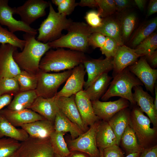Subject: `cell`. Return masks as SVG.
Wrapping results in <instances>:
<instances>
[{
	"label": "cell",
	"mask_w": 157,
	"mask_h": 157,
	"mask_svg": "<svg viewBox=\"0 0 157 157\" xmlns=\"http://www.w3.org/2000/svg\"><path fill=\"white\" fill-rule=\"evenodd\" d=\"M75 96L74 95L69 97L58 98V106L63 113L84 132L88 130V127L85 125L81 119L75 102Z\"/></svg>",
	"instance_id": "22"
},
{
	"label": "cell",
	"mask_w": 157,
	"mask_h": 157,
	"mask_svg": "<svg viewBox=\"0 0 157 157\" xmlns=\"http://www.w3.org/2000/svg\"><path fill=\"white\" fill-rule=\"evenodd\" d=\"M128 68L144 85L147 90L154 94L157 78V70L151 67L145 58L141 56L139 60Z\"/></svg>",
	"instance_id": "12"
},
{
	"label": "cell",
	"mask_w": 157,
	"mask_h": 157,
	"mask_svg": "<svg viewBox=\"0 0 157 157\" xmlns=\"http://www.w3.org/2000/svg\"><path fill=\"white\" fill-rule=\"evenodd\" d=\"M77 6V3L75 0H63L58 6V12L66 16L69 15L72 13Z\"/></svg>",
	"instance_id": "43"
},
{
	"label": "cell",
	"mask_w": 157,
	"mask_h": 157,
	"mask_svg": "<svg viewBox=\"0 0 157 157\" xmlns=\"http://www.w3.org/2000/svg\"><path fill=\"white\" fill-rule=\"evenodd\" d=\"M0 115L16 127H20L24 124L45 119L29 109L14 110L6 108L0 111Z\"/></svg>",
	"instance_id": "18"
},
{
	"label": "cell",
	"mask_w": 157,
	"mask_h": 157,
	"mask_svg": "<svg viewBox=\"0 0 157 157\" xmlns=\"http://www.w3.org/2000/svg\"><path fill=\"white\" fill-rule=\"evenodd\" d=\"M54 157H63L59 155L55 154V153L54 156Z\"/></svg>",
	"instance_id": "58"
},
{
	"label": "cell",
	"mask_w": 157,
	"mask_h": 157,
	"mask_svg": "<svg viewBox=\"0 0 157 157\" xmlns=\"http://www.w3.org/2000/svg\"><path fill=\"white\" fill-rule=\"evenodd\" d=\"M157 12V0H151L148 5L147 15L149 17Z\"/></svg>",
	"instance_id": "50"
},
{
	"label": "cell",
	"mask_w": 157,
	"mask_h": 157,
	"mask_svg": "<svg viewBox=\"0 0 157 157\" xmlns=\"http://www.w3.org/2000/svg\"><path fill=\"white\" fill-rule=\"evenodd\" d=\"M113 57H106L104 59L87 58L83 63L88 74V79L83 87L85 90L100 76L108 73L113 69Z\"/></svg>",
	"instance_id": "15"
},
{
	"label": "cell",
	"mask_w": 157,
	"mask_h": 157,
	"mask_svg": "<svg viewBox=\"0 0 157 157\" xmlns=\"http://www.w3.org/2000/svg\"><path fill=\"white\" fill-rule=\"evenodd\" d=\"M75 100L81 119L86 126H91L98 121L99 119L95 113L91 101L84 90L75 95Z\"/></svg>",
	"instance_id": "23"
},
{
	"label": "cell",
	"mask_w": 157,
	"mask_h": 157,
	"mask_svg": "<svg viewBox=\"0 0 157 157\" xmlns=\"http://www.w3.org/2000/svg\"><path fill=\"white\" fill-rule=\"evenodd\" d=\"M139 157H157V145L144 149Z\"/></svg>",
	"instance_id": "46"
},
{
	"label": "cell",
	"mask_w": 157,
	"mask_h": 157,
	"mask_svg": "<svg viewBox=\"0 0 157 157\" xmlns=\"http://www.w3.org/2000/svg\"></svg>",
	"instance_id": "60"
},
{
	"label": "cell",
	"mask_w": 157,
	"mask_h": 157,
	"mask_svg": "<svg viewBox=\"0 0 157 157\" xmlns=\"http://www.w3.org/2000/svg\"><path fill=\"white\" fill-rule=\"evenodd\" d=\"M154 92L155 98L154 101V104L155 108L157 110V85L156 83L154 86Z\"/></svg>",
	"instance_id": "54"
},
{
	"label": "cell",
	"mask_w": 157,
	"mask_h": 157,
	"mask_svg": "<svg viewBox=\"0 0 157 157\" xmlns=\"http://www.w3.org/2000/svg\"><path fill=\"white\" fill-rule=\"evenodd\" d=\"M77 4L78 5L81 7H98L96 0H81Z\"/></svg>",
	"instance_id": "51"
},
{
	"label": "cell",
	"mask_w": 157,
	"mask_h": 157,
	"mask_svg": "<svg viewBox=\"0 0 157 157\" xmlns=\"http://www.w3.org/2000/svg\"><path fill=\"white\" fill-rule=\"evenodd\" d=\"M87 58L84 53L81 51L63 48L51 49L42 57L39 69L46 72L71 69L83 63Z\"/></svg>",
	"instance_id": "2"
},
{
	"label": "cell",
	"mask_w": 157,
	"mask_h": 157,
	"mask_svg": "<svg viewBox=\"0 0 157 157\" xmlns=\"http://www.w3.org/2000/svg\"><path fill=\"white\" fill-rule=\"evenodd\" d=\"M72 69L60 73H50L40 70L37 73L38 83L35 91L38 97H54L59 87L70 76Z\"/></svg>",
	"instance_id": "6"
},
{
	"label": "cell",
	"mask_w": 157,
	"mask_h": 157,
	"mask_svg": "<svg viewBox=\"0 0 157 157\" xmlns=\"http://www.w3.org/2000/svg\"><path fill=\"white\" fill-rule=\"evenodd\" d=\"M67 30L66 34L47 43L50 48H67L84 53L87 51L91 33L90 26L84 22H73Z\"/></svg>",
	"instance_id": "3"
},
{
	"label": "cell",
	"mask_w": 157,
	"mask_h": 157,
	"mask_svg": "<svg viewBox=\"0 0 157 157\" xmlns=\"http://www.w3.org/2000/svg\"><path fill=\"white\" fill-rule=\"evenodd\" d=\"M141 56L135 53L134 49L124 45H119L113 60V77L134 64Z\"/></svg>",
	"instance_id": "19"
},
{
	"label": "cell",
	"mask_w": 157,
	"mask_h": 157,
	"mask_svg": "<svg viewBox=\"0 0 157 157\" xmlns=\"http://www.w3.org/2000/svg\"><path fill=\"white\" fill-rule=\"evenodd\" d=\"M58 99L55 96L50 98L38 97L29 109L54 122L56 113L60 109Z\"/></svg>",
	"instance_id": "21"
},
{
	"label": "cell",
	"mask_w": 157,
	"mask_h": 157,
	"mask_svg": "<svg viewBox=\"0 0 157 157\" xmlns=\"http://www.w3.org/2000/svg\"><path fill=\"white\" fill-rule=\"evenodd\" d=\"M130 113L127 108H125L117 113L107 122L115 135L118 146L123 133L129 124Z\"/></svg>",
	"instance_id": "25"
},
{
	"label": "cell",
	"mask_w": 157,
	"mask_h": 157,
	"mask_svg": "<svg viewBox=\"0 0 157 157\" xmlns=\"http://www.w3.org/2000/svg\"><path fill=\"white\" fill-rule=\"evenodd\" d=\"M134 49L135 53L142 56H149L157 48V33L153 32Z\"/></svg>",
	"instance_id": "36"
},
{
	"label": "cell",
	"mask_w": 157,
	"mask_h": 157,
	"mask_svg": "<svg viewBox=\"0 0 157 157\" xmlns=\"http://www.w3.org/2000/svg\"><path fill=\"white\" fill-rule=\"evenodd\" d=\"M25 41L19 38L14 33L4 28L0 24V43L9 44L22 51L25 44Z\"/></svg>",
	"instance_id": "37"
},
{
	"label": "cell",
	"mask_w": 157,
	"mask_h": 157,
	"mask_svg": "<svg viewBox=\"0 0 157 157\" xmlns=\"http://www.w3.org/2000/svg\"><path fill=\"white\" fill-rule=\"evenodd\" d=\"M84 154L78 151H73L71 152L68 157H88Z\"/></svg>",
	"instance_id": "53"
},
{
	"label": "cell",
	"mask_w": 157,
	"mask_h": 157,
	"mask_svg": "<svg viewBox=\"0 0 157 157\" xmlns=\"http://www.w3.org/2000/svg\"><path fill=\"white\" fill-rule=\"evenodd\" d=\"M15 77L19 84V92L35 90L38 80L37 73L34 74L21 70Z\"/></svg>",
	"instance_id": "33"
},
{
	"label": "cell",
	"mask_w": 157,
	"mask_h": 157,
	"mask_svg": "<svg viewBox=\"0 0 157 157\" xmlns=\"http://www.w3.org/2000/svg\"><path fill=\"white\" fill-rule=\"evenodd\" d=\"M37 97L35 90L19 92L14 96L7 108L14 110L29 109Z\"/></svg>",
	"instance_id": "29"
},
{
	"label": "cell",
	"mask_w": 157,
	"mask_h": 157,
	"mask_svg": "<svg viewBox=\"0 0 157 157\" xmlns=\"http://www.w3.org/2000/svg\"><path fill=\"white\" fill-rule=\"evenodd\" d=\"M133 97L136 104L143 112L145 113L150 119L154 127L157 124V110L154 104L152 97L144 91L141 86L134 87Z\"/></svg>",
	"instance_id": "20"
},
{
	"label": "cell",
	"mask_w": 157,
	"mask_h": 157,
	"mask_svg": "<svg viewBox=\"0 0 157 157\" xmlns=\"http://www.w3.org/2000/svg\"><path fill=\"white\" fill-rule=\"evenodd\" d=\"M145 58L149 65L153 69L157 66V51L156 50L151 55L145 56Z\"/></svg>",
	"instance_id": "48"
},
{
	"label": "cell",
	"mask_w": 157,
	"mask_h": 157,
	"mask_svg": "<svg viewBox=\"0 0 157 157\" xmlns=\"http://www.w3.org/2000/svg\"><path fill=\"white\" fill-rule=\"evenodd\" d=\"M91 102L95 115L99 119L106 122L117 113L129 106V101L122 98L113 101H101L98 100Z\"/></svg>",
	"instance_id": "16"
},
{
	"label": "cell",
	"mask_w": 157,
	"mask_h": 157,
	"mask_svg": "<svg viewBox=\"0 0 157 157\" xmlns=\"http://www.w3.org/2000/svg\"><path fill=\"white\" fill-rule=\"evenodd\" d=\"M119 44L113 38L106 37L105 42L100 50L102 54L106 58H113L117 49Z\"/></svg>",
	"instance_id": "41"
},
{
	"label": "cell",
	"mask_w": 157,
	"mask_h": 157,
	"mask_svg": "<svg viewBox=\"0 0 157 157\" xmlns=\"http://www.w3.org/2000/svg\"><path fill=\"white\" fill-rule=\"evenodd\" d=\"M63 0H52L51 2L53 4L56 6H58L62 3Z\"/></svg>",
	"instance_id": "56"
},
{
	"label": "cell",
	"mask_w": 157,
	"mask_h": 157,
	"mask_svg": "<svg viewBox=\"0 0 157 157\" xmlns=\"http://www.w3.org/2000/svg\"><path fill=\"white\" fill-rule=\"evenodd\" d=\"M16 157H54L55 153L49 139L43 140L29 136L20 142Z\"/></svg>",
	"instance_id": "8"
},
{
	"label": "cell",
	"mask_w": 157,
	"mask_h": 157,
	"mask_svg": "<svg viewBox=\"0 0 157 157\" xmlns=\"http://www.w3.org/2000/svg\"><path fill=\"white\" fill-rule=\"evenodd\" d=\"M12 97V96L8 94L0 95V111L4 107L10 104Z\"/></svg>",
	"instance_id": "49"
},
{
	"label": "cell",
	"mask_w": 157,
	"mask_h": 157,
	"mask_svg": "<svg viewBox=\"0 0 157 157\" xmlns=\"http://www.w3.org/2000/svg\"><path fill=\"white\" fill-rule=\"evenodd\" d=\"M16 157V154H15V153H14L13 154V155L9 156V157Z\"/></svg>",
	"instance_id": "59"
},
{
	"label": "cell",
	"mask_w": 157,
	"mask_h": 157,
	"mask_svg": "<svg viewBox=\"0 0 157 157\" xmlns=\"http://www.w3.org/2000/svg\"><path fill=\"white\" fill-rule=\"evenodd\" d=\"M35 35L25 33L23 35L25 41L21 51L17 50L13 53V58L20 69L28 72L36 74L39 70L41 59L50 49L48 43L38 41Z\"/></svg>",
	"instance_id": "1"
},
{
	"label": "cell",
	"mask_w": 157,
	"mask_h": 157,
	"mask_svg": "<svg viewBox=\"0 0 157 157\" xmlns=\"http://www.w3.org/2000/svg\"><path fill=\"white\" fill-rule=\"evenodd\" d=\"M117 11L121 12L128 8L130 4V1L128 0H115Z\"/></svg>",
	"instance_id": "47"
},
{
	"label": "cell",
	"mask_w": 157,
	"mask_h": 157,
	"mask_svg": "<svg viewBox=\"0 0 157 157\" xmlns=\"http://www.w3.org/2000/svg\"><path fill=\"white\" fill-rule=\"evenodd\" d=\"M19 92V84L15 77L0 78V95L14 96Z\"/></svg>",
	"instance_id": "39"
},
{
	"label": "cell",
	"mask_w": 157,
	"mask_h": 157,
	"mask_svg": "<svg viewBox=\"0 0 157 157\" xmlns=\"http://www.w3.org/2000/svg\"><path fill=\"white\" fill-rule=\"evenodd\" d=\"M135 3L140 10H143L145 6L147 1L145 0H134Z\"/></svg>",
	"instance_id": "52"
},
{
	"label": "cell",
	"mask_w": 157,
	"mask_h": 157,
	"mask_svg": "<svg viewBox=\"0 0 157 157\" xmlns=\"http://www.w3.org/2000/svg\"><path fill=\"white\" fill-rule=\"evenodd\" d=\"M108 88L101 98L103 101H106L115 96L120 97L128 100L131 104H135L132 90L135 86H143L142 83L128 67L113 77Z\"/></svg>",
	"instance_id": "4"
},
{
	"label": "cell",
	"mask_w": 157,
	"mask_h": 157,
	"mask_svg": "<svg viewBox=\"0 0 157 157\" xmlns=\"http://www.w3.org/2000/svg\"><path fill=\"white\" fill-rule=\"evenodd\" d=\"M85 19L88 24L92 28L98 27L102 25V18L100 17L98 12L92 10L88 12Z\"/></svg>",
	"instance_id": "42"
},
{
	"label": "cell",
	"mask_w": 157,
	"mask_h": 157,
	"mask_svg": "<svg viewBox=\"0 0 157 157\" xmlns=\"http://www.w3.org/2000/svg\"><path fill=\"white\" fill-rule=\"evenodd\" d=\"M49 2L43 0H28L22 6L14 7V13L19 15L21 21L30 25L38 18L44 16Z\"/></svg>",
	"instance_id": "10"
},
{
	"label": "cell",
	"mask_w": 157,
	"mask_h": 157,
	"mask_svg": "<svg viewBox=\"0 0 157 157\" xmlns=\"http://www.w3.org/2000/svg\"><path fill=\"white\" fill-rule=\"evenodd\" d=\"M4 136L22 142L29 135L24 129L16 128L0 115V138Z\"/></svg>",
	"instance_id": "30"
},
{
	"label": "cell",
	"mask_w": 157,
	"mask_h": 157,
	"mask_svg": "<svg viewBox=\"0 0 157 157\" xmlns=\"http://www.w3.org/2000/svg\"><path fill=\"white\" fill-rule=\"evenodd\" d=\"M121 142L128 154L141 152L144 149L139 144L135 133L129 124L121 137Z\"/></svg>",
	"instance_id": "32"
},
{
	"label": "cell",
	"mask_w": 157,
	"mask_h": 157,
	"mask_svg": "<svg viewBox=\"0 0 157 157\" xmlns=\"http://www.w3.org/2000/svg\"><path fill=\"white\" fill-rule=\"evenodd\" d=\"M99 149L100 152V155L99 157H103V149Z\"/></svg>",
	"instance_id": "57"
},
{
	"label": "cell",
	"mask_w": 157,
	"mask_h": 157,
	"mask_svg": "<svg viewBox=\"0 0 157 157\" xmlns=\"http://www.w3.org/2000/svg\"><path fill=\"white\" fill-rule=\"evenodd\" d=\"M86 73L83 63L75 67L72 69V74L64 86L55 96L57 98L62 97H69L83 90L85 82L84 76Z\"/></svg>",
	"instance_id": "14"
},
{
	"label": "cell",
	"mask_w": 157,
	"mask_h": 157,
	"mask_svg": "<svg viewBox=\"0 0 157 157\" xmlns=\"http://www.w3.org/2000/svg\"><path fill=\"white\" fill-rule=\"evenodd\" d=\"M20 127L29 136L43 140L49 139L55 131L54 122L45 119L23 124Z\"/></svg>",
	"instance_id": "24"
},
{
	"label": "cell",
	"mask_w": 157,
	"mask_h": 157,
	"mask_svg": "<svg viewBox=\"0 0 157 157\" xmlns=\"http://www.w3.org/2000/svg\"><path fill=\"white\" fill-rule=\"evenodd\" d=\"M141 152H138L130 154H128V155L125 157H139Z\"/></svg>",
	"instance_id": "55"
},
{
	"label": "cell",
	"mask_w": 157,
	"mask_h": 157,
	"mask_svg": "<svg viewBox=\"0 0 157 157\" xmlns=\"http://www.w3.org/2000/svg\"><path fill=\"white\" fill-rule=\"evenodd\" d=\"M130 114L129 124L135 133L139 144L144 149L155 136L156 129L150 127V119L139 107H134Z\"/></svg>",
	"instance_id": "7"
},
{
	"label": "cell",
	"mask_w": 157,
	"mask_h": 157,
	"mask_svg": "<svg viewBox=\"0 0 157 157\" xmlns=\"http://www.w3.org/2000/svg\"><path fill=\"white\" fill-rule=\"evenodd\" d=\"M96 1L99 8L98 12L102 18L116 13L117 9L114 0H96Z\"/></svg>",
	"instance_id": "40"
},
{
	"label": "cell",
	"mask_w": 157,
	"mask_h": 157,
	"mask_svg": "<svg viewBox=\"0 0 157 157\" xmlns=\"http://www.w3.org/2000/svg\"><path fill=\"white\" fill-rule=\"evenodd\" d=\"M96 140L99 149H103L117 145L115 135L107 122L103 120L99 122L96 132Z\"/></svg>",
	"instance_id": "27"
},
{
	"label": "cell",
	"mask_w": 157,
	"mask_h": 157,
	"mask_svg": "<svg viewBox=\"0 0 157 157\" xmlns=\"http://www.w3.org/2000/svg\"><path fill=\"white\" fill-rule=\"evenodd\" d=\"M17 49L9 44L0 45V78L14 77L21 72L13 57L14 52Z\"/></svg>",
	"instance_id": "13"
},
{
	"label": "cell",
	"mask_w": 157,
	"mask_h": 157,
	"mask_svg": "<svg viewBox=\"0 0 157 157\" xmlns=\"http://www.w3.org/2000/svg\"><path fill=\"white\" fill-rule=\"evenodd\" d=\"M20 145L19 141L10 138H0V157H8L15 153Z\"/></svg>",
	"instance_id": "38"
},
{
	"label": "cell",
	"mask_w": 157,
	"mask_h": 157,
	"mask_svg": "<svg viewBox=\"0 0 157 157\" xmlns=\"http://www.w3.org/2000/svg\"><path fill=\"white\" fill-rule=\"evenodd\" d=\"M8 2V0H0V24L7 26L8 30L13 33L22 31L35 36L37 29L14 17V7L9 6Z\"/></svg>",
	"instance_id": "11"
},
{
	"label": "cell",
	"mask_w": 157,
	"mask_h": 157,
	"mask_svg": "<svg viewBox=\"0 0 157 157\" xmlns=\"http://www.w3.org/2000/svg\"><path fill=\"white\" fill-rule=\"evenodd\" d=\"M54 126L56 131L70 133L72 140L76 138L84 133L78 126L67 117L60 109L55 117Z\"/></svg>",
	"instance_id": "28"
},
{
	"label": "cell",
	"mask_w": 157,
	"mask_h": 157,
	"mask_svg": "<svg viewBox=\"0 0 157 157\" xmlns=\"http://www.w3.org/2000/svg\"><path fill=\"white\" fill-rule=\"evenodd\" d=\"M99 122H95L90 128L76 138L69 141L68 147L71 152L78 151L87 154L90 157H99L100 152L97 147L96 135Z\"/></svg>",
	"instance_id": "9"
},
{
	"label": "cell",
	"mask_w": 157,
	"mask_h": 157,
	"mask_svg": "<svg viewBox=\"0 0 157 157\" xmlns=\"http://www.w3.org/2000/svg\"><path fill=\"white\" fill-rule=\"evenodd\" d=\"M49 7V14L38 29L39 34L37 40L44 43L60 37L62 31L67 30L73 22L71 19H67L66 16L56 11L50 2Z\"/></svg>",
	"instance_id": "5"
},
{
	"label": "cell",
	"mask_w": 157,
	"mask_h": 157,
	"mask_svg": "<svg viewBox=\"0 0 157 157\" xmlns=\"http://www.w3.org/2000/svg\"><path fill=\"white\" fill-rule=\"evenodd\" d=\"M137 19L136 14L133 12L125 13L120 16L121 32L124 42L128 40L133 31Z\"/></svg>",
	"instance_id": "34"
},
{
	"label": "cell",
	"mask_w": 157,
	"mask_h": 157,
	"mask_svg": "<svg viewBox=\"0 0 157 157\" xmlns=\"http://www.w3.org/2000/svg\"><path fill=\"white\" fill-rule=\"evenodd\" d=\"M106 40V37L102 34L97 32L91 34L88 40L89 46L93 48H101L104 45Z\"/></svg>",
	"instance_id": "44"
},
{
	"label": "cell",
	"mask_w": 157,
	"mask_h": 157,
	"mask_svg": "<svg viewBox=\"0 0 157 157\" xmlns=\"http://www.w3.org/2000/svg\"><path fill=\"white\" fill-rule=\"evenodd\" d=\"M115 14L102 18L100 26L96 28L90 26V30L91 33H99L106 37H110L115 40L119 45L122 46L124 45V42L121 32L120 17Z\"/></svg>",
	"instance_id": "17"
},
{
	"label": "cell",
	"mask_w": 157,
	"mask_h": 157,
	"mask_svg": "<svg viewBox=\"0 0 157 157\" xmlns=\"http://www.w3.org/2000/svg\"><path fill=\"white\" fill-rule=\"evenodd\" d=\"M113 78L108 73H104L98 77L84 90L91 101L99 100L104 94Z\"/></svg>",
	"instance_id": "26"
},
{
	"label": "cell",
	"mask_w": 157,
	"mask_h": 157,
	"mask_svg": "<svg viewBox=\"0 0 157 157\" xmlns=\"http://www.w3.org/2000/svg\"><path fill=\"white\" fill-rule=\"evenodd\" d=\"M65 133L55 131L49 138L50 141L55 154L63 157H68L71 154L64 138Z\"/></svg>",
	"instance_id": "35"
},
{
	"label": "cell",
	"mask_w": 157,
	"mask_h": 157,
	"mask_svg": "<svg viewBox=\"0 0 157 157\" xmlns=\"http://www.w3.org/2000/svg\"><path fill=\"white\" fill-rule=\"evenodd\" d=\"M103 157H124V154L117 145L103 149Z\"/></svg>",
	"instance_id": "45"
},
{
	"label": "cell",
	"mask_w": 157,
	"mask_h": 157,
	"mask_svg": "<svg viewBox=\"0 0 157 157\" xmlns=\"http://www.w3.org/2000/svg\"><path fill=\"white\" fill-rule=\"evenodd\" d=\"M157 26V17L147 21L140 25L135 31L130 40L131 46L135 47L153 33Z\"/></svg>",
	"instance_id": "31"
}]
</instances>
